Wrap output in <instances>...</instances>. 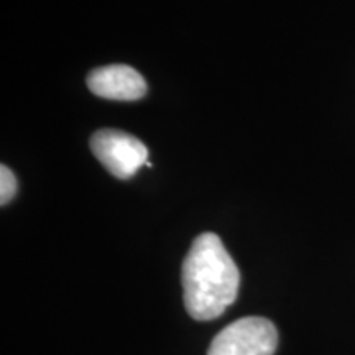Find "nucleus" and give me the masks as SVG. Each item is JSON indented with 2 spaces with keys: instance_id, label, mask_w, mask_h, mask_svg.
Wrapping results in <instances>:
<instances>
[{
  "instance_id": "3",
  "label": "nucleus",
  "mask_w": 355,
  "mask_h": 355,
  "mask_svg": "<svg viewBox=\"0 0 355 355\" xmlns=\"http://www.w3.org/2000/svg\"><path fill=\"white\" fill-rule=\"evenodd\" d=\"M89 146L105 170L119 180L132 178L148 159V148L144 141L114 128L96 132L91 137Z\"/></svg>"
},
{
  "instance_id": "5",
  "label": "nucleus",
  "mask_w": 355,
  "mask_h": 355,
  "mask_svg": "<svg viewBox=\"0 0 355 355\" xmlns=\"http://www.w3.org/2000/svg\"><path fill=\"white\" fill-rule=\"evenodd\" d=\"M19 189V183H17V178L13 175L12 170L6 165L0 168V204L6 206L13 199Z\"/></svg>"
},
{
  "instance_id": "4",
  "label": "nucleus",
  "mask_w": 355,
  "mask_h": 355,
  "mask_svg": "<svg viewBox=\"0 0 355 355\" xmlns=\"http://www.w3.org/2000/svg\"><path fill=\"white\" fill-rule=\"evenodd\" d=\"M86 83L92 94L110 101H139L148 91L144 76L125 64H110L91 71Z\"/></svg>"
},
{
  "instance_id": "2",
  "label": "nucleus",
  "mask_w": 355,
  "mask_h": 355,
  "mask_svg": "<svg viewBox=\"0 0 355 355\" xmlns=\"http://www.w3.org/2000/svg\"><path fill=\"white\" fill-rule=\"evenodd\" d=\"M278 331L266 318L248 316L224 327L212 340L207 355H273Z\"/></svg>"
},
{
  "instance_id": "1",
  "label": "nucleus",
  "mask_w": 355,
  "mask_h": 355,
  "mask_svg": "<svg viewBox=\"0 0 355 355\" xmlns=\"http://www.w3.org/2000/svg\"><path fill=\"white\" fill-rule=\"evenodd\" d=\"M181 282L189 316L198 321H211L237 298L241 272L220 239L212 232H204L194 239L186 255Z\"/></svg>"
}]
</instances>
